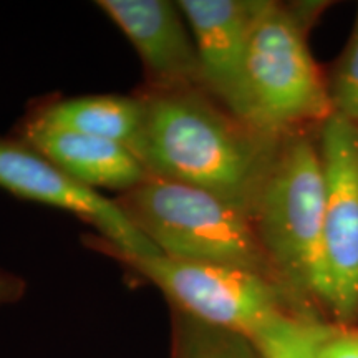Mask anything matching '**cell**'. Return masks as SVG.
<instances>
[{"label": "cell", "mask_w": 358, "mask_h": 358, "mask_svg": "<svg viewBox=\"0 0 358 358\" xmlns=\"http://www.w3.org/2000/svg\"><path fill=\"white\" fill-rule=\"evenodd\" d=\"M131 151L151 178L209 191L252 214L282 141L245 127L203 88L148 90Z\"/></svg>", "instance_id": "1"}, {"label": "cell", "mask_w": 358, "mask_h": 358, "mask_svg": "<svg viewBox=\"0 0 358 358\" xmlns=\"http://www.w3.org/2000/svg\"><path fill=\"white\" fill-rule=\"evenodd\" d=\"M319 327L282 310L272 317L252 338L261 358H319Z\"/></svg>", "instance_id": "12"}, {"label": "cell", "mask_w": 358, "mask_h": 358, "mask_svg": "<svg viewBox=\"0 0 358 358\" xmlns=\"http://www.w3.org/2000/svg\"><path fill=\"white\" fill-rule=\"evenodd\" d=\"M163 256L245 267L275 280L252 214L199 187L150 178L115 198Z\"/></svg>", "instance_id": "3"}, {"label": "cell", "mask_w": 358, "mask_h": 358, "mask_svg": "<svg viewBox=\"0 0 358 358\" xmlns=\"http://www.w3.org/2000/svg\"><path fill=\"white\" fill-rule=\"evenodd\" d=\"M0 187L19 198L75 214L111 248L133 256H159L115 199L77 181L22 141L0 140Z\"/></svg>", "instance_id": "7"}, {"label": "cell", "mask_w": 358, "mask_h": 358, "mask_svg": "<svg viewBox=\"0 0 358 358\" xmlns=\"http://www.w3.org/2000/svg\"><path fill=\"white\" fill-rule=\"evenodd\" d=\"M319 358H358V334L329 332L319 327L317 335Z\"/></svg>", "instance_id": "15"}, {"label": "cell", "mask_w": 358, "mask_h": 358, "mask_svg": "<svg viewBox=\"0 0 358 358\" xmlns=\"http://www.w3.org/2000/svg\"><path fill=\"white\" fill-rule=\"evenodd\" d=\"M25 290L24 280L19 277L0 272V306L19 301Z\"/></svg>", "instance_id": "16"}, {"label": "cell", "mask_w": 358, "mask_h": 358, "mask_svg": "<svg viewBox=\"0 0 358 358\" xmlns=\"http://www.w3.org/2000/svg\"><path fill=\"white\" fill-rule=\"evenodd\" d=\"M194 38L206 92L232 111L239 95L245 52L264 0L176 2Z\"/></svg>", "instance_id": "9"}, {"label": "cell", "mask_w": 358, "mask_h": 358, "mask_svg": "<svg viewBox=\"0 0 358 358\" xmlns=\"http://www.w3.org/2000/svg\"><path fill=\"white\" fill-rule=\"evenodd\" d=\"M141 116V101L136 95H92L45 103L29 120L47 127L106 138L131 150L140 134Z\"/></svg>", "instance_id": "11"}, {"label": "cell", "mask_w": 358, "mask_h": 358, "mask_svg": "<svg viewBox=\"0 0 358 358\" xmlns=\"http://www.w3.org/2000/svg\"><path fill=\"white\" fill-rule=\"evenodd\" d=\"M327 185L320 150L307 138L280 143L252 219L277 279L329 302L324 249Z\"/></svg>", "instance_id": "4"}, {"label": "cell", "mask_w": 358, "mask_h": 358, "mask_svg": "<svg viewBox=\"0 0 358 358\" xmlns=\"http://www.w3.org/2000/svg\"><path fill=\"white\" fill-rule=\"evenodd\" d=\"M90 248L113 257L156 285L189 319L249 340L284 310L272 277L229 264L181 261L168 256H133L100 237H87Z\"/></svg>", "instance_id": "5"}, {"label": "cell", "mask_w": 358, "mask_h": 358, "mask_svg": "<svg viewBox=\"0 0 358 358\" xmlns=\"http://www.w3.org/2000/svg\"><path fill=\"white\" fill-rule=\"evenodd\" d=\"M334 115L358 129V13L330 87Z\"/></svg>", "instance_id": "14"}, {"label": "cell", "mask_w": 358, "mask_h": 358, "mask_svg": "<svg viewBox=\"0 0 358 358\" xmlns=\"http://www.w3.org/2000/svg\"><path fill=\"white\" fill-rule=\"evenodd\" d=\"M320 140L327 185V307L340 320H347L358 310V129L334 115L324 123Z\"/></svg>", "instance_id": "6"}, {"label": "cell", "mask_w": 358, "mask_h": 358, "mask_svg": "<svg viewBox=\"0 0 358 358\" xmlns=\"http://www.w3.org/2000/svg\"><path fill=\"white\" fill-rule=\"evenodd\" d=\"M140 57L148 90L204 88L198 48L178 3L166 0L96 2Z\"/></svg>", "instance_id": "8"}, {"label": "cell", "mask_w": 358, "mask_h": 358, "mask_svg": "<svg viewBox=\"0 0 358 358\" xmlns=\"http://www.w3.org/2000/svg\"><path fill=\"white\" fill-rule=\"evenodd\" d=\"M20 138L27 146L93 189L105 187L122 194L151 178L138 156L118 141L47 127L29 118Z\"/></svg>", "instance_id": "10"}, {"label": "cell", "mask_w": 358, "mask_h": 358, "mask_svg": "<svg viewBox=\"0 0 358 358\" xmlns=\"http://www.w3.org/2000/svg\"><path fill=\"white\" fill-rule=\"evenodd\" d=\"M231 113L274 141L334 116L330 88L308 52L301 22L280 3L264 0L257 13Z\"/></svg>", "instance_id": "2"}, {"label": "cell", "mask_w": 358, "mask_h": 358, "mask_svg": "<svg viewBox=\"0 0 358 358\" xmlns=\"http://www.w3.org/2000/svg\"><path fill=\"white\" fill-rule=\"evenodd\" d=\"M237 335L213 329L178 312L174 358H261Z\"/></svg>", "instance_id": "13"}]
</instances>
